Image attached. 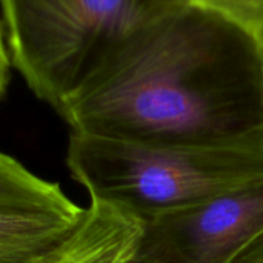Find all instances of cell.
I'll list each match as a JSON object with an SVG mask.
<instances>
[{"instance_id":"obj_1","label":"cell","mask_w":263,"mask_h":263,"mask_svg":"<svg viewBox=\"0 0 263 263\" xmlns=\"http://www.w3.org/2000/svg\"><path fill=\"white\" fill-rule=\"evenodd\" d=\"M59 116L71 133L156 145H225L263 134L260 37L219 0H165Z\"/></svg>"},{"instance_id":"obj_2","label":"cell","mask_w":263,"mask_h":263,"mask_svg":"<svg viewBox=\"0 0 263 263\" xmlns=\"http://www.w3.org/2000/svg\"><path fill=\"white\" fill-rule=\"evenodd\" d=\"M66 165L91 200L146 222L263 179V134L225 145H156L71 133Z\"/></svg>"},{"instance_id":"obj_3","label":"cell","mask_w":263,"mask_h":263,"mask_svg":"<svg viewBox=\"0 0 263 263\" xmlns=\"http://www.w3.org/2000/svg\"><path fill=\"white\" fill-rule=\"evenodd\" d=\"M165 0H3V65L60 114L103 57Z\"/></svg>"},{"instance_id":"obj_4","label":"cell","mask_w":263,"mask_h":263,"mask_svg":"<svg viewBox=\"0 0 263 263\" xmlns=\"http://www.w3.org/2000/svg\"><path fill=\"white\" fill-rule=\"evenodd\" d=\"M263 234V179L145 222L140 251L160 263H230Z\"/></svg>"},{"instance_id":"obj_5","label":"cell","mask_w":263,"mask_h":263,"mask_svg":"<svg viewBox=\"0 0 263 263\" xmlns=\"http://www.w3.org/2000/svg\"><path fill=\"white\" fill-rule=\"evenodd\" d=\"M86 213L59 183L0 156V263H39L80 228Z\"/></svg>"},{"instance_id":"obj_6","label":"cell","mask_w":263,"mask_h":263,"mask_svg":"<svg viewBox=\"0 0 263 263\" xmlns=\"http://www.w3.org/2000/svg\"><path fill=\"white\" fill-rule=\"evenodd\" d=\"M143 233L140 217L91 200L80 228L39 263H131L140 251Z\"/></svg>"},{"instance_id":"obj_7","label":"cell","mask_w":263,"mask_h":263,"mask_svg":"<svg viewBox=\"0 0 263 263\" xmlns=\"http://www.w3.org/2000/svg\"><path fill=\"white\" fill-rule=\"evenodd\" d=\"M230 263H263V234Z\"/></svg>"},{"instance_id":"obj_8","label":"cell","mask_w":263,"mask_h":263,"mask_svg":"<svg viewBox=\"0 0 263 263\" xmlns=\"http://www.w3.org/2000/svg\"><path fill=\"white\" fill-rule=\"evenodd\" d=\"M131 263H160L159 260H156V259H153V257H149V256H146V254H143L142 251H139V254H137V257L133 260Z\"/></svg>"},{"instance_id":"obj_9","label":"cell","mask_w":263,"mask_h":263,"mask_svg":"<svg viewBox=\"0 0 263 263\" xmlns=\"http://www.w3.org/2000/svg\"><path fill=\"white\" fill-rule=\"evenodd\" d=\"M259 37H260V42H262V46H263V25L260 26V29H259Z\"/></svg>"}]
</instances>
